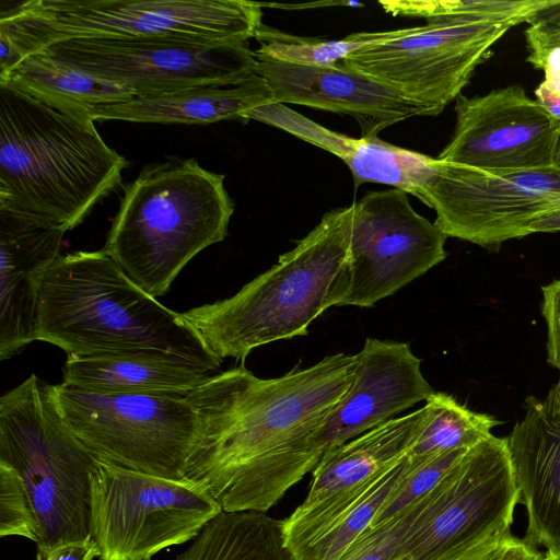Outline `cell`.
I'll list each match as a JSON object with an SVG mask.
<instances>
[{"instance_id": "obj_6", "label": "cell", "mask_w": 560, "mask_h": 560, "mask_svg": "<svg viewBox=\"0 0 560 560\" xmlns=\"http://www.w3.org/2000/svg\"><path fill=\"white\" fill-rule=\"evenodd\" d=\"M261 4L245 0H28L0 13V38L19 63L70 39L247 42L261 26Z\"/></svg>"}, {"instance_id": "obj_7", "label": "cell", "mask_w": 560, "mask_h": 560, "mask_svg": "<svg viewBox=\"0 0 560 560\" xmlns=\"http://www.w3.org/2000/svg\"><path fill=\"white\" fill-rule=\"evenodd\" d=\"M0 463L23 482L38 550L91 538V474L98 458L67 423L55 385L35 374L0 398Z\"/></svg>"}, {"instance_id": "obj_26", "label": "cell", "mask_w": 560, "mask_h": 560, "mask_svg": "<svg viewBox=\"0 0 560 560\" xmlns=\"http://www.w3.org/2000/svg\"><path fill=\"white\" fill-rule=\"evenodd\" d=\"M175 560H293L281 520L262 512H221Z\"/></svg>"}, {"instance_id": "obj_39", "label": "cell", "mask_w": 560, "mask_h": 560, "mask_svg": "<svg viewBox=\"0 0 560 560\" xmlns=\"http://www.w3.org/2000/svg\"><path fill=\"white\" fill-rule=\"evenodd\" d=\"M560 231V207H557L544 214L537 217L529 224V232L533 233H547Z\"/></svg>"}, {"instance_id": "obj_38", "label": "cell", "mask_w": 560, "mask_h": 560, "mask_svg": "<svg viewBox=\"0 0 560 560\" xmlns=\"http://www.w3.org/2000/svg\"><path fill=\"white\" fill-rule=\"evenodd\" d=\"M528 24V28L538 34H560V0H549L532 16Z\"/></svg>"}, {"instance_id": "obj_13", "label": "cell", "mask_w": 560, "mask_h": 560, "mask_svg": "<svg viewBox=\"0 0 560 560\" xmlns=\"http://www.w3.org/2000/svg\"><path fill=\"white\" fill-rule=\"evenodd\" d=\"M350 245L339 306L372 307L446 257L447 236L397 188L352 202Z\"/></svg>"}, {"instance_id": "obj_15", "label": "cell", "mask_w": 560, "mask_h": 560, "mask_svg": "<svg viewBox=\"0 0 560 560\" xmlns=\"http://www.w3.org/2000/svg\"><path fill=\"white\" fill-rule=\"evenodd\" d=\"M456 125L436 156L482 171L555 165L560 121L517 84L455 100Z\"/></svg>"}, {"instance_id": "obj_24", "label": "cell", "mask_w": 560, "mask_h": 560, "mask_svg": "<svg viewBox=\"0 0 560 560\" xmlns=\"http://www.w3.org/2000/svg\"><path fill=\"white\" fill-rule=\"evenodd\" d=\"M429 407L396 417L325 454L303 501L313 503L352 487L404 458L429 418Z\"/></svg>"}, {"instance_id": "obj_5", "label": "cell", "mask_w": 560, "mask_h": 560, "mask_svg": "<svg viewBox=\"0 0 560 560\" xmlns=\"http://www.w3.org/2000/svg\"><path fill=\"white\" fill-rule=\"evenodd\" d=\"M234 206L224 175L192 158L149 164L124 186L103 249L141 289L163 296L190 259L225 238Z\"/></svg>"}, {"instance_id": "obj_4", "label": "cell", "mask_w": 560, "mask_h": 560, "mask_svg": "<svg viewBox=\"0 0 560 560\" xmlns=\"http://www.w3.org/2000/svg\"><path fill=\"white\" fill-rule=\"evenodd\" d=\"M352 217V203L326 212L267 271L228 299L180 313L183 318L222 361L306 336L310 325L341 301Z\"/></svg>"}, {"instance_id": "obj_3", "label": "cell", "mask_w": 560, "mask_h": 560, "mask_svg": "<svg viewBox=\"0 0 560 560\" xmlns=\"http://www.w3.org/2000/svg\"><path fill=\"white\" fill-rule=\"evenodd\" d=\"M128 164L94 121L0 84V209L70 231L121 184Z\"/></svg>"}, {"instance_id": "obj_10", "label": "cell", "mask_w": 560, "mask_h": 560, "mask_svg": "<svg viewBox=\"0 0 560 560\" xmlns=\"http://www.w3.org/2000/svg\"><path fill=\"white\" fill-rule=\"evenodd\" d=\"M55 392L67 423L98 460L184 479L198 427L186 396L103 394L65 383Z\"/></svg>"}, {"instance_id": "obj_36", "label": "cell", "mask_w": 560, "mask_h": 560, "mask_svg": "<svg viewBox=\"0 0 560 560\" xmlns=\"http://www.w3.org/2000/svg\"><path fill=\"white\" fill-rule=\"evenodd\" d=\"M98 549L92 538L58 545L48 550H38L36 560H93Z\"/></svg>"}, {"instance_id": "obj_2", "label": "cell", "mask_w": 560, "mask_h": 560, "mask_svg": "<svg viewBox=\"0 0 560 560\" xmlns=\"http://www.w3.org/2000/svg\"><path fill=\"white\" fill-rule=\"evenodd\" d=\"M36 339L68 355L163 354L206 372L222 363L180 313L141 289L104 249L60 255L51 265Z\"/></svg>"}, {"instance_id": "obj_20", "label": "cell", "mask_w": 560, "mask_h": 560, "mask_svg": "<svg viewBox=\"0 0 560 560\" xmlns=\"http://www.w3.org/2000/svg\"><path fill=\"white\" fill-rule=\"evenodd\" d=\"M240 119L257 120L328 151L350 168L354 185H389L422 200L435 173L438 159L396 147L378 137L351 138L332 131L284 104L272 103L243 113Z\"/></svg>"}, {"instance_id": "obj_29", "label": "cell", "mask_w": 560, "mask_h": 560, "mask_svg": "<svg viewBox=\"0 0 560 560\" xmlns=\"http://www.w3.org/2000/svg\"><path fill=\"white\" fill-rule=\"evenodd\" d=\"M549 0H398L380 1L392 15L421 18L430 22L528 23Z\"/></svg>"}, {"instance_id": "obj_17", "label": "cell", "mask_w": 560, "mask_h": 560, "mask_svg": "<svg viewBox=\"0 0 560 560\" xmlns=\"http://www.w3.org/2000/svg\"><path fill=\"white\" fill-rule=\"evenodd\" d=\"M256 74L269 85L276 103L303 105L351 116L362 138L377 137L385 128L432 112L402 93L339 63L335 68L278 61L255 52Z\"/></svg>"}, {"instance_id": "obj_37", "label": "cell", "mask_w": 560, "mask_h": 560, "mask_svg": "<svg viewBox=\"0 0 560 560\" xmlns=\"http://www.w3.org/2000/svg\"><path fill=\"white\" fill-rule=\"evenodd\" d=\"M526 48L528 51L527 61L536 69H542L548 54L560 47V34L544 35L525 30Z\"/></svg>"}, {"instance_id": "obj_19", "label": "cell", "mask_w": 560, "mask_h": 560, "mask_svg": "<svg viewBox=\"0 0 560 560\" xmlns=\"http://www.w3.org/2000/svg\"><path fill=\"white\" fill-rule=\"evenodd\" d=\"M525 412L505 438L530 545L560 550V408L529 396Z\"/></svg>"}, {"instance_id": "obj_21", "label": "cell", "mask_w": 560, "mask_h": 560, "mask_svg": "<svg viewBox=\"0 0 560 560\" xmlns=\"http://www.w3.org/2000/svg\"><path fill=\"white\" fill-rule=\"evenodd\" d=\"M407 455L363 481L313 503H302L283 524L293 560H338L371 524L406 471Z\"/></svg>"}, {"instance_id": "obj_1", "label": "cell", "mask_w": 560, "mask_h": 560, "mask_svg": "<svg viewBox=\"0 0 560 560\" xmlns=\"http://www.w3.org/2000/svg\"><path fill=\"white\" fill-rule=\"evenodd\" d=\"M354 366V354L339 352L275 378L243 365L209 376L186 396L198 427L184 479L223 512L266 513L319 463L314 436Z\"/></svg>"}, {"instance_id": "obj_16", "label": "cell", "mask_w": 560, "mask_h": 560, "mask_svg": "<svg viewBox=\"0 0 560 560\" xmlns=\"http://www.w3.org/2000/svg\"><path fill=\"white\" fill-rule=\"evenodd\" d=\"M354 355L352 383L314 436L319 460L435 393L409 343L370 337Z\"/></svg>"}, {"instance_id": "obj_22", "label": "cell", "mask_w": 560, "mask_h": 560, "mask_svg": "<svg viewBox=\"0 0 560 560\" xmlns=\"http://www.w3.org/2000/svg\"><path fill=\"white\" fill-rule=\"evenodd\" d=\"M276 103L267 82L256 74L230 86H200L156 96L102 105L90 112L95 120L207 125L234 119L249 109Z\"/></svg>"}, {"instance_id": "obj_25", "label": "cell", "mask_w": 560, "mask_h": 560, "mask_svg": "<svg viewBox=\"0 0 560 560\" xmlns=\"http://www.w3.org/2000/svg\"><path fill=\"white\" fill-rule=\"evenodd\" d=\"M0 84H8L62 114L85 121H93L90 112L97 106L136 97L131 90L92 77L45 51L25 57L0 77Z\"/></svg>"}, {"instance_id": "obj_28", "label": "cell", "mask_w": 560, "mask_h": 560, "mask_svg": "<svg viewBox=\"0 0 560 560\" xmlns=\"http://www.w3.org/2000/svg\"><path fill=\"white\" fill-rule=\"evenodd\" d=\"M408 31L409 27L361 32L341 39H320L290 35L261 24L255 36L260 46L255 52L293 65L335 68L350 54L370 45L401 37Z\"/></svg>"}, {"instance_id": "obj_42", "label": "cell", "mask_w": 560, "mask_h": 560, "mask_svg": "<svg viewBox=\"0 0 560 560\" xmlns=\"http://www.w3.org/2000/svg\"><path fill=\"white\" fill-rule=\"evenodd\" d=\"M555 165L560 167V135H559L557 147H556Z\"/></svg>"}, {"instance_id": "obj_8", "label": "cell", "mask_w": 560, "mask_h": 560, "mask_svg": "<svg viewBox=\"0 0 560 560\" xmlns=\"http://www.w3.org/2000/svg\"><path fill=\"white\" fill-rule=\"evenodd\" d=\"M222 512L199 485L98 460L91 474L90 537L100 560H148L192 540Z\"/></svg>"}, {"instance_id": "obj_11", "label": "cell", "mask_w": 560, "mask_h": 560, "mask_svg": "<svg viewBox=\"0 0 560 560\" xmlns=\"http://www.w3.org/2000/svg\"><path fill=\"white\" fill-rule=\"evenodd\" d=\"M40 51L92 77L125 86L136 97L241 84L256 75L257 67L255 51L247 42L88 38L56 43Z\"/></svg>"}, {"instance_id": "obj_41", "label": "cell", "mask_w": 560, "mask_h": 560, "mask_svg": "<svg viewBox=\"0 0 560 560\" xmlns=\"http://www.w3.org/2000/svg\"><path fill=\"white\" fill-rule=\"evenodd\" d=\"M542 560H560V550H547Z\"/></svg>"}, {"instance_id": "obj_27", "label": "cell", "mask_w": 560, "mask_h": 560, "mask_svg": "<svg viewBox=\"0 0 560 560\" xmlns=\"http://www.w3.org/2000/svg\"><path fill=\"white\" fill-rule=\"evenodd\" d=\"M430 413L424 428L407 455L422 458L438 453L471 448L492 435L499 421L476 412L454 397L435 392L425 401Z\"/></svg>"}, {"instance_id": "obj_14", "label": "cell", "mask_w": 560, "mask_h": 560, "mask_svg": "<svg viewBox=\"0 0 560 560\" xmlns=\"http://www.w3.org/2000/svg\"><path fill=\"white\" fill-rule=\"evenodd\" d=\"M510 22H430L370 45L340 63L402 93L439 115L460 95Z\"/></svg>"}, {"instance_id": "obj_40", "label": "cell", "mask_w": 560, "mask_h": 560, "mask_svg": "<svg viewBox=\"0 0 560 560\" xmlns=\"http://www.w3.org/2000/svg\"><path fill=\"white\" fill-rule=\"evenodd\" d=\"M547 396L558 408H560V380L551 387Z\"/></svg>"}, {"instance_id": "obj_34", "label": "cell", "mask_w": 560, "mask_h": 560, "mask_svg": "<svg viewBox=\"0 0 560 560\" xmlns=\"http://www.w3.org/2000/svg\"><path fill=\"white\" fill-rule=\"evenodd\" d=\"M541 314L547 324V362L560 371V279L541 287Z\"/></svg>"}, {"instance_id": "obj_35", "label": "cell", "mask_w": 560, "mask_h": 560, "mask_svg": "<svg viewBox=\"0 0 560 560\" xmlns=\"http://www.w3.org/2000/svg\"><path fill=\"white\" fill-rule=\"evenodd\" d=\"M545 80L535 91L538 104L560 121V47L553 48L542 65Z\"/></svg>"}, {"instance_id": "obj_9", "label": "cell", "mask_w": 560, "mask_h": 560, "mask_svg": "<svg viewBox=\"0 0 560 560\" xmlns=\"http://www.w3.org/2000/svg\"><path fill=\"white\" fill-rule=\"evenodd\" d=\"M520 501L506 440L492 434L405 509L409 526L388 560H429L509 530Z\"/></svg>"}, {"instance_id": "obj_31", "label": "cell", "mask_w": 560, "mask_h": 560, "mask_svg": "<svg viewBox=\"0 0 560 560\" xmlns=\"http://www.w3.org/2000/svg\"><path fill=\"white\" fill-rule=\"evenodd\" d=\"M0 536L37 541V525L20 476L0 463Z\"/></svg>"}, {"instance_id": "obj_43", "label": "cell", "mask_w": 560, "mask_h": 560, "mask_svg": "<svg viewBox=\"0 0 560 560\" xmlns=\"http://www.w3.org/2000/svg\"><path fill=\"white\" fill-rule=\"evenodd\" d=\"M148 560H150V559H148Z\"/></svg>"}, {"instance_id": "obj_18", "label": "cell", "mask_w": 560, "mask_h": 560, "mask_svg": "<svg viewBox=\"0 0 560 560\" xmlns=\"http://www.w3.org/2000/svg\"><path fill=\"white\" fill-rule=\"evenodd\" d=\"M66 231L0 209V359L22 351L37 336L45 276L60 256Z\"/></svg>"}, {"instance_id": "obj_12", "label": "cell", "mask_w": 560, "mask_h": 560, "mask_svg": "<svg viewBox=\"0 0 560 560\" xmlns=\"http://www.w3.org/2000/svg\"><path fill=\"white\" fill-rule=\"evenodd\" d=\"M422 202L435 210L434 224L447 237L498 249L529 235L537 217L560 207V167L482 171L438 159Z\"/></svg>"}, {"instance_id": "obj_33", "label": "cell", "mask_w": 560, "mask_h": 560, "mask_svg": "<svg viewBox=\"0 0 560 560\" xmlns=\"http://www.w3.org/2000/svg\"><path fill=\"white\" fill-rule=\"evenodd\" d=\"M429 560H542V555L525 538L515 537L509 529L472 546L448 550Z\"/></svg>"}, {"instance_id": "obj_30", "label": "cell", "mask_w": 560, "mask_h": 560, "mask_svg": "<svg viewBox=\"0 0 560 560\" xmlns=\"http://www.w3.org/2000/svg\"><path fill=\"white\" fill-rule=\"evenodd\" d=\"M468 450H452L422 458L407 455L405 474L369 526L380 525L402 512L432 489Z\"/></svg>"}, {"instance_id": "obj_23", "label": "cell", "mask_w": 560, "mask_h": 560, "mask_svg": "<svg viewBox=\"0 0 560 560\" xmlns=\"http://www.w3.org/2000/svg\"><path fill=\"white\" fill-rule=\"evenodd\" d=\"M70 386L103 394L187 396L208 372L163 354L68 355L62 368Z\"/></svg>"}, {"instance_id": "obj_32", "label": "cell", "mask_w": 560, "mask_h": 560, "mask_svg": "<svg viewBox=\"0 0 560 560\" xmlns=\"http://www.w3.org/2000/svg\"><path fill=\"white\" fill-rule=\"evenodd\" d=\"M408 526L406 511L380 525L368 526L338 560H388Z\"/></svg>"}]
</instances>
